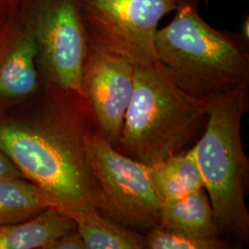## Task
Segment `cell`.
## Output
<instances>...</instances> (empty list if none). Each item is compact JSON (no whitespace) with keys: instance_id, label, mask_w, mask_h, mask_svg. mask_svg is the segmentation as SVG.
Here are the masks:
<instances>
[{"instance_id":"cell-11","label":"cell","mask_w":249,"mask_h":249,"mask_svg":"<svg viewBox=\"0 0 249 249\" xmlns=\"http://www.w3.org/2000/svg\"><path fill=\"white\" fill-rule=\"evenodd\" d=\"M71 217L86 249H145L144 235L110 221L95 207L57 209Z\"/></svg>"},{"instance_id":"cell-19","label":"cell","mask_w":249,"mask_h":249,"mask_svg":"<svg viewBox=\"0 0 249 249\" xmlns=\"http://www.w3.org/2000/svg\"><path fill=\"white\" fill-rule=\"evenodd\" d=\"M243 36H245L247 39H249V18H247V21L245 20L244 25H243Z\"/></svg>"},{"instance_id":"cell-16","label":"cell","mask_w":249,"mask_h":249,"mask_svg":"<svg viewBox=\"0 0 249 249\" xmlns=\"http://www.w3.org/2000/svg\"><path fill=\"white\" fill-rule=\"evenodd\" d=\"M50 249H86V247L80 232L74 228L54 241Z\"/></svg>"},{"instance_id":"cell-21","label":"cell","mask_w":249,"mask_h":249,"mask_svg":"<svg viewBox=\"0 0 249 249\" xmlns=\"http://www.w3.org/2000/svg\"><path fill=\"white\" fill-rule=\"evenodd\" d=\"M4 22H5V21H2V20H0V27L2 26V24H3Z\"/></svg>"},{"instance_id":"cell-10","label":"cell","mask_w":249,"mask_h":249,"mask_svg":"<svg viewBox=\"0 0 249 249\" xmlns=\"http://www.w3.org/2000/svg\"><path fill=\"white\" fill-rule=\"evenodd\" d=\"M74 228L71 217L50 207L25 222L0 225V249H50L54 241Z\"/></svg>"},{"instance_id":"cell-9","label":"cell","mask_w":249,"mask_h":249,"mask_svg":"<svg viewBox=\"0 0 249 249\" xmlns=\"http://www.w3.org/2000/svg\"><path fill=\"white\" fill-rule=\"evenodd\" d=\"M40 86L36 39L14 15L0 27V115L34 97Z\"/></svg>"},{"instance_id":"cell-18","label":"cell","mask_w":249,"mask_h":249,"mask_svg":"<svg viewBox=\"0 0 249 249\" xmlns=\"http://www.w3.org/2000/svg\"><path fill=\"white\" fill-rule=\"evenodd\" d=\"M23 0H0V20L6 21L16 15Z\"/></svg>"},{"instance_id":"cell-14","label":"cell","mask_w":249,"mask_h":249,"mask_svg":"<svg viewBox=\"0 0 249 249\" xmlns=\"http://www.w3.org/2000/svg\"><path fill=\"white\" fill-rule=\"evenodd\" d=\"M56 205L26 178L0 180V225L30 220Z\"/></svg>"},{"instance_id":"cell-6","label":"cell","mask_w":249,"mask_h":249,"mask_svg":"<svg viewBox=\"0 0 249 249\" xmlns=\"http://www.w3.org/2000/svg\"><path fill=\"white\" fill-rule=\"evenodd\" d=\"M88 41L135 68L159 67L155 38L178 0H76Z\"/></svg>"},{"instance_id":"cell-17","label":"cell","mask_w":249,"mask_h":249,"mask_svg":"<svg viewBox=\"0 0 249 249\" xmlns=\"http://www.w3.org/2000/svg\"><path fill=\"white\" fill-rule=\"evenodd\" d=\"M18 178H23L22 174L8 155L0 149V180Z\"/></svg>"},{"instance_id":"cell-5","label":"cell","mask_w":249,"mask_h":249,"mask_svg":"<svg viewBox=\"0 0 249 249\" xmlns=\"http://www.w3.org/2000/svg\"><path fill=\"white\" fill-rule=\"evenodd\" d=\"M86 154L99 186V213L124 228L147 234L160 224L162 201L150 166L116 150L98 127L86 140Z\"/></svg>"},{"instance_id":"cell-2","label":"cell","mask_w":249,"mask_h":249,"mask_svg":"<svg viewBox=\"0 0 249 249\" xmlns=\"http://www.w3.org/2000/svg\"><path fill=\"white\" fill-rule=\"evenodd\" d=\"M201 0H178L176 15L158 30V66L187 93L205 101L249 85V39L217 30L198 12Z\"/></svg>"},{"instance_id":"cell-12","label":"cell","mask_w":249,"mask_h":249,"mask_svg":"<svg viewBox=\"0 0 249 249\" xmlns=\"http://www.w3.org/2000/svg\"><path fill=\"white\" fill-rule=\"evenodd\" d=\"M158 227L198 236L222 237L204 187L181 198L162 202Z\"/></svg>"},{"instance_id":"cell-20","label":"cell","mask_w":249,"mask_h":249,"mask_svg":"<svg viewBox=\"0 0 249 249\" xmlns=\"http://www.w3.org/2000/svg\"><path fill=\"white\" fill-rule=\"evenodd\" d=\"M204 2L205 4H208L209 3V0H202Z\"/></svg>"},{"instance_id":"cell-3","label":"cell","mask_w":249,"mask_h":249,"mask_svg":"<svg viewBox=\"0 0 249 249\" xmlns=\"http://www.w3.org/2000/svg\"><path fill=\"white\" fill-rule=\"evenodd\" d=\"M249 87L244 85L207 100L204 131L193 146L214 222L221 236L234 246H246L249 241V213L245 198L249 161L241 137Z\"/></svg>"},{"instance_id":"cell-13","label":"cell","mask_w":249,"mask_h":249,"mask_svg":"<svg viewBox=\"0 0 249 249\" xmlns=\"http://www.w3.org/2000/svg\"><path fill=\"white\" fill-rule=\"evenodd\" d=\"M149 166L151 182L162 202L181 198L203 187L193 148Z\"/></svg>"},{"instance_id":"cell-1","label":"cell","mask_w":249,"mask_h":249,"mask_svg":"<svg viewBox=\"0 0 249 249\" xmlns=\"http://www.w3.org/2000/svg\"><path fill=\"white\" fill-rule=\"evenodd\" d=\"M41 88L43 94L30 111L0 115V149L56 209H97L99 186L86 140L98 124L89 102L84 95Z\"/></svg>"},{"instance_id":"cell-8","label":"cell","mask_w":249,"mask_h":249,"mask_svg":"<svg viewBox=\"0 0 249 249\" xmlns=\"http://www.w3.org/2000/svg\"><path fill=\"white\" fill-rule=\"evenodd\" d=\"M134 73L131 63L88 41L81 87L100 132L113 146L120 137L133 93Z\"/></svg>"},{"instance_id":"cell-4","label":"cell","mask_w":249,"mask_h":249,"mask_svg":"<svg viewBox=\"0 0 249 249\" xmlns=\"http://www.w3.org/2000/svg\"><path fill=\"white\" fill-rule=\"evenodd\" d=\"M208 118V104L156 68H135L134 89L116 150L153 165L187 150Z\"/></svg>"},{"instance_id":"cell-7","label":"cell","mask_w":249,"mask_h":249,"mask_svg":"<svg viewBox=\"0 0 249 249\" xmlns=\"http://www.w3.org/2000/svg\"><path fill=\"white\" fill-rule=\"evenodd\" d=\"M21 19L37 45L41 86L84 95L82 71L88 38L76 0H33Z\"/></svg>"},{"instance_id":"cell-15","label":"cell","mask_w":249,"mask_h":249,"mask_svg":"<svg viewBox=\"0 0 249 249\" xmlns=\"http://www.w3.org/2000/svg\"><path fill=\"white\" fill-rule=\"evenodd\" d=\"M146 249H224L231 243L222 237H207L157 227L144 235Z\"/></svg>"}]
</instances>
